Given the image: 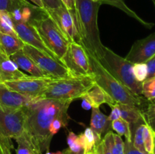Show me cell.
I'll return each instance as SVG.
<instances>
[{
	"label": "cell",
	"mask_w": 155,
	"mask_h": 154,
	"mask_svg": "<svg viewBox=\"0 0 155 154\" xmlns=\"http://www.w3.org/2000/svg\"><path fill=\"white\" fill-rule=\"evenodd\" d=\"M95 84L93 75L53 79L41 98L68 101L81 98Z\"/></svg>",
	"instance_id": "5"
},
{
	"label": "cell",
	"mask_w": 155,
	"mask_h": 154,
	"mask_svg": "<svg viewBox=\"0 0 155 154\" xmlns=\"http://www.w3.org/2000/svg\"><path fill=\"white\" fill-rule=\"evenodd\" d=\"M100 2L92 0H76L75 18L80 44L87 53L98 60L104 56V46L100 39L98 26V14Z\"/></svg>",
	"instance_id": "2"
},
{
	"label": "cell",
	"mask_w": 155,
	"mask_h": 154,
	"mask_svg": "<svg viewBox=\"0 0 155 154\" xmlns=\"http://www.w3.org/2000/svg\"><path fill=\"white\" fill-rule=\"evenodd\" d=\"M44 8L46 11H53L64 5L61 0H42Z\"/></svg>",
	"instance_id": "34"
},
{
	"label": "cell",
	"mask_w": 155,
	"mask_h": 154,
	"mask_svg": "<svg viewBox=\"0 0 155 154\" xmlns=\"http://www.w3.org/2000/svg\"><path fill=\"white\" fill-rule=\"evenodd\" d=\"M117 105L120 112V118L130 124V128L139 123H147L143 112L138 107L119 103H117Z\"/></svg>",
	"instance_id": "19"
},
{
	"label": "cell",
	"mask_w": 155,
	"mask_h": 154,
	"mask_svg": "<svg viewBox=\"0 0 155 154\" xmlns=\"http://www.w3.org/2000/svg\"><path fill=\"white\" fill-rule=\"evenodd\" d=\"M5 144L6 146H8L10 149H13V144H12L11 140H7V139H4L2 137H0V150H1V145Z\"/></svg>",
	"instance_id": "40"
},
{
	"label": "cell",
	"mask_w": 155,
	"mask_h": 154,
	"mask_svg": "<svg viewBox=\"0 0 155 154\" xmlns=\"http://www.w3.org/2000/svg\"><path fill=\"white\" fill-rule=\"evenodd\" d=\"M68 120H65L64 119H61V118H57L53 122H51V125L49 127V132L51 136H54V134H57L59 131V130L62 128V127H66L68 125Z\"/></svg>",
	"instance_id": "33"
},
{
	"label": "cell",
	"mask_w": 155,
	"mask_h": 154,
	"mask_svg": "<svg viewBox=\"0 0 155 154\" xmlns=\"http://www.w3.org/2000/svg\"><path fill=\"white\" fill-rule=\"evenodd\" d=\"M111 149L113 154H124V142L121 138V136L117 134H114Z\"/></svg>",
	"instance_id": "32"
},
{
	"label": "cell",
	"mask_w": 155,
	"mask_h": 154,
	"mask_svg": "<svg viewBox=\"0 0 155 154\" xmlns=\"http://www.w3.org/2000/svg\"><path fill=\"white\" fill-rule=\"evenodd\" d=\"M64 5L70 11H75V2L76 0H61Z\"/></svg>",
	"instance_id": "38"
},
{
	"label": "cell",
	"mask_w": 155,
	"mask_h": 154,
	"mask_svg": "<svg viewBox=\"0 0 155 154\" xmlns=\"http://www.w3.org/2000/svg\"><path fill=\"white\" fill-rule=\"evenodd\" d=\"M111 107V112H110V116H108V119L110 122L114 121L116 119H118L120 118V112L119 108H118L117 103H115L113 105H110Z\"/></svg>",
	"instance_id": "37"
},
{
	"label": "cell",
	"mask_w": 155,
	"mask_h": 154,
	"mask_svg": "<svg viewBox=\"0 0 155 154\" xmlns=\"http://www.w3.org/2000/svg\"><path fill=\"white\" fill-rule=\"evenodd\" d=\"M81 99L83 100V101H82V107L86 110H91V109H92V105H91L89 100H88L85 96L82 97Z\"/></svg>",
	"instance_id": "39"
},
{
	"label": "cell",
	"mask_w": 155,
	"mask_h": 154,
	"mask_svg": "<svg viewBox=\"0 0 155 154\" xmlns=\"http://www.w3.org/2000/svg\"><path fill=\"white\" fill-rule=\"evenodd\" d=\"M29 23L36 29L45 45L62 63L70 42L54 19L45 9L39 8Z\"/></svg>",
	"instance_id": "4"
},
{
	"label": "cell",
	"mask_w": 155,
	"mask_h": 154,
	"mask_svg": "<svg viewBox=\"0 0 155 154\" xmlns=\"http://www.w3.org/2000/svg\"><path fill=\"white\" fill-rule=\"evenodd\" d=\"M86 154H95V152H94V150H93V149H92V151H90V152H87V153H86Z\"/></svg>",
	"instance_id": "45"
},
{
	"label": "cell",
	"mask_w": 155,
	"mask_h": 154,
	"mask_svg": "<svg viewBox=\"0 0 155 154\" xmlns=\"http://www.w3.org/2000/svg\"><path fill=\"white\" fill-rule=\"evenodd\" d=\"M0 32L18 36L10 13L6 11H0Z\"/></svg>",
	"instance_id": "26"
},
{
	"label": "cell",
	"mask_w": 155,
	"mask_h": 154,
	"mask_svg": "<svg viewBox=\"0 0 155 154\" xmlns=\"http://www.w3.org/2000/svg\"><path fill=\"white\" fill-rule=\"evenodd\" d=\"M46 11L54 19L69 42H77L80 44V37L74 11L68 10L64 5L55 10Z\"/></svg>",
	"instance_id": "11"
},
{
	"label": "cell",
	"mask_w": 155,
	"mask_h": 154,
	"mask_svg": "<svg viewBox=\"0 0 155 154\" xmlns=\"http://www.w3.org/2000/svg\"><path fill=\"white\" fill-rule=\"evenodd\" d=\"M124 154H145L136 149L133 146L132 141L126 140L124 142Z\"/></svg>",
	"instance_id": "35"
},
{
	"label": "cell",
	"mask_w": 155,
	"mask_h": 154,
	"mask_svg": "<svg viewBox=\"0 0 155 154\" xmlns=\"http://www.w3.org/2000/svg\"><path fill=\"white\" fill-rule=\"evenodd\" d=\"M100 2H101V4H108L110 5H113L114 6V7H117L118 8L121 9L123 11H124L126 14H127L129 16L132 17L133 18L136 19V21H139L140 24H142V25L146 27L147 28L151 29V27H154V24L146 22V21H145L144 20H142L140 17L138 16L137 14L135 13L133 10H131V9L126 5V3L124 2V0H100Z\"/></svg>",
	"instance_id": "22"
},
{
	"label": "cell",
	"mask_w": 155,
	"mask_h": 154,
	"mask_svg": "<svg viewBox=\"0 0 155 154\" xmlns=\"http://www.w3.org/2000/svg\"><path fill=\"white\" fill-rule=\"evenodd\" d=\"M54 79L37 78L30 75L21 79L2 82L8 88L33 98H41L42 94Z\"/></svg>",
	"instance_id": "10"
},
{
	"label": "cell",
	"mask_w": 155,
	"mask_h": 154,
	"mask_svg": "<svg viewBox=\"0 0 155 154\" xmlns=\"http://www.w3.org/2000/svg\"><path fill=\"white\" fill-rule=\"evenodd\" d=\"M63 152L64 154H85L84 149H82L81 151H80V152H72V151L70 150V149L68 148V149H64Z\"/></svg>",
	"instance_id": "43"
},
{
	"label": "cell",
	"mask_w": 155,
	"mask_h": 154,
	"mask_svg": "<svg viewBox=\"0 0 155 154\" xmlns=\"http://www.w3.org/2000/svg\"><path fill=\"white\" fill-rule=\"evenodd\" d=\"M83 96L89 100L92 105V109L99 108L103 104H107L109 106L115 104L113 98L96 83Z\"/></svg>",
	"instance_id": "18"
},
{
	"label": "cell",
	"mask_w": 155,
	"mask_h": 154,
	"mask_svg": "<svg viewBox=\"0 0 155 154\" xmlns=\"http://www.w3.org/2000/svg\"><path fill=\"white\" fill-rule=\"evenodd\" d=\"M155 55V33L134 42L125 57L133 63H145Z\"/></svg>",
	"instance_id": "12"
},
{
	"label": "cell",
	"mask_w": 155,
	"mask_h": 154,
	"mask_svg": "<svg viewBox=\"0 0 155 154\" xmlns=\"http://www.w3.org/2000/svg\"><path fill=\"white\" fill-rule=\"evenodd\" d=\"M152 2H154V6H155V0H152Z\"/></svg>",
	"instance_id": "47"
},
{
	"label": "cell",
	"mask_w": 155,
	"mask_h": 154,
	"mask_svg": "<svg viewBox=\"0 0 155 154\" xmlns=\"http://www.w3.org/2000/svg\"><path fill=\"white\" fill-rule=\"evenodd\" d=\"M98 61L135 95L142 96V82L137 81L135 78L133 63L117 54L107 47L104 48V56Z\"/></svg>",
	"instance_id": "6"
},
{
	"label": "cell",
	"mask_w": 155,
	"mask_h": 154,
	"mask_svg": "<svg viewBox=\"0 0 155 154\" xmlns=\"http://www.w3.org/2000/svg\"><path fill=\"white\" fill-rule=\"evenodd\" d=\"M78 136L82 147L85 151V154L94 149L96 143V137L90 128H86V130Z\"/></svg>",
	"instance_id": "23"
},
{
	"label": "cell",
	"mask_w": 155,
	"mask_h": 154,
	"mask_svg": "<svg viewBox=\"0 0 155 154\" xmlns=\"http://www.w3.org/2000/svg\"><path fill=\"white\" fill-rule=\"evenodd\" d=\"M25 107L21 109L0 107V137L7 140L17 138L24 131Z\"/></svg>",
	"instance_id": "9"
},
{
	"label": "cell",
	"mask_w": 155,
	"mask_h": 154,
	"mask_svg": "<svg viewBox=\"0 0 155 154\" xmlns=\"http://www.w3.org/2000/svg\"><path fill=\"white\" fill-rule=\"evenodd\" d=\"M111 130H114L120 136H125L126 140L132 141V133L130 129V125L124 119H116L111 122Z\"/></svg>",
	"instance_id": "25"
},
{
	"label": "cell",
	"mask_w": 155,
	"mask_h": 154,
	"mask_svg": "<svg viewBox=\"0 0 155 154\" xmlns=\"http://www.w3.org/2000/svg\"><path fill=\"white\" fill-rule=\"evenodd\" d=\"M90 128L96 137L95 144L101 141L103 134L105 135L111 130V122L109 120L108 116L104 115L99 108L92 109Z\"/></svg>",
	"instance_id": "17"
},
{
	"label": "cell",
	"mask_w": 155,
	"mask_h": 154,
	"mask_svg": "<svg viewBox=\"0 0 155 154\" xmlns=\"http://www.w3.org/2000/svg\"><path fill=\"white\" fill-rule=\"evenodd\" d=\"M30 76L20 69L10 57L0 52V82L21 79Z\"/></svg>",
	"instance_id": "15"
},
{
	"label": "cell",
	"mask_w": 155,
	"mask_h": 154,
	"mask_svg": "<svg viewBox=\"0 0 155 154\" xmlns=\"http://www.w3.org/2000/svg\"><path fill=\"white\" fill-rule=\"evenodd\" d=\"M143 113L147 124L149 125L155 131V101L148 103Z\"/></svg>",
	"instance_id": "30"
},
{
	"label": "cell",
	"mask_w": 155,
	"mask_h": 154,
	"mask_svg": "<svg viewBox=\"0 0 155 154\" xmlns=\"http://www.w3.org/2000/svg\"><path fill=\"white\" fill-rule=\"evenodd\" d=\"M148 67V75H147L146 79H151L155 76V55L151 57L150 60L145 62Z\"/></svg>",
	"instance_id": "36"
},
{
	"label": "cell",
	"mask_w": 155,
	"mask_h": 154,
	"mask_svg": "<svg viewBox=\"0 0 155 154\" xmlns=\"http://www.w3.org/2000/svg\"><path fill=\"white\" fill-rule=\"evenodd\" d=\"M30 2H32L33 3V4L35 5L36 6H37V7L40 8H44V5H43V3H42V0H30Z\"/></svg>",
	"instance_id": "42"
},
{
	"label": "cell",
	"mask_w": 155,
	"mask_h": 154,
	"mask_svg": "<svg viewBox=\"0 0 155 154\" xmlns=\"http://www.w3.org/2000/svg\"><path fill=\"white\" fill-rule=\"evenodd\" d=\"M24 43L18 36L0 32V48L2 51L8 57L22 49Z\"/></svg>",
	"instance_id": "20"
},
{
	"label": "cell",
	"mask_w": 155,
	"mask_h": 154,
	"mask_svg": "<svg viewBox=\"0 0 155 154\" xmlns=\"http://www.w3.org/2000/svg\"><path fill=\"white\" fill-rule=\"evenodd\" d=\"M1 152L2 154H12L11 152V149L5 144L1 145Z\"/></svg>",
	"instance_id": "41"
},
{
	"label": "cell",
	"mask_w": 155,
	"mask_h": 154,
	"mask_svg": "<svg viewBox=\"0 0 155 154\" xmlns=\"http://www.w3.org/2000/svg\"><path fill=\"white\" fill-rule=\"evenodd\" d=\"M10 58L18 65L20 69L27 72L30 75L37 78L53 79L47 72L40 69L38 65L22 51V49L12 54Z\"/></svg>",
	"instance_id": "16"
},
{
	"label": "cell",
	"mask_w": 155,
	"mask_h": 154,
	"mask_svg": "<svg viewBox=\"0 0 155 154\" xmlns=\"http://www.w3.org/2000/svg\"><path fill=\"white\" fill-rule=\"evenodd\" d=\"M45 154H64V153L63 151H58V152H50L49 151H47V152H45Z\"/></svg>",
	"instance_id": "44"
},
{
	"label": "cell",
	"mask_w": 155,
	"mask_h": 154,
	"mask_svg": "<svg viewBox=\"0 0 155 154\" xmlns=\"http://www.w3.org/2000/svg\"><path fill=\"white\" fill-rule=\"evenodd\" d=\"M154 154H155V146H154Z\"/></svg>",
	"instance_id": "49"
},
{
	"label": "cell",
	"mask_w": 155,
	"mask_h": 154,
	"mask_svg": "<svg viewBox=\"0 0 155 154\" xmlns=\"http://www.w3.org/2000/svg\"><path fill=\"white\" fill-rule=\"evenodd\" d=\"M143 142L145 151L148 154H154L155 146V131L148 125L145 124L143 128Z\"/></svg>",
	"instance_id": "24"
},
{
	"label": "cell",
	"mask_w": 155,
	"mask_h": 154,
	"mask_svg": "<svg viewBox=\"0 0 155 154\" xmlns=\"http://www.w3.org/2000/svg\"><path fill=\"white\" fill-rule=\"evenodd\" d=\"M71 101L36 98L25 107L24 131L28 134L39 154L49 151L53 136L49 132L51 122L57 118L69 119L68 107Z\"/></svg>",
	"instance_id": "1"
},
{
	"label": "cell",
	"mask_w": 155,
	"mask_h": 154,
	"mask_svg": "<svg viewBox=\"0 0 155 154\" xmlns=\"http://www.w3.org/2000/svg\"><path fill=\"white\" fill-rule=\"evenodd\" d=\"M27 0H0V11H6L10 13L13 9L21 7Z\"/></svg>",
	"instance_id": "31"
},
{
	"label": "cell",
	"mask_w": 155,
	"mask_h": 154,
	"mask_svg": "<svg viewBox=\"0 0 155 154\" xmlns=\"http://www.w3.org/2000/svg\"><path fill=\"white\" fill-rule=\"evenodd\" d=\"M0 52H2V49H1V48H0ZM3 53V52H2Z\"/></svg>",
	"instance_id": "48"
},
{
	"label": "cell",
	"mask_w": 155,
	"mask_h": 154,
	"mask_svg": "<svg viewBox=\"0 0 155 154\" xmlns=\"http://www.w3.org/2000/svg\"><path fill=\"white\" fill-rule=\"evenodd\" d=\"M67 141H68V146H69L68 149L72 151V152H78L81 151L82 149H83L80 142V140H79V136L77 135L73 131H70L69 132L68 135V138H67Z\"/></svg>",
	"instance_id": "29"
},
{
	"label": "cell",
	"mask_w": 155,
	"mask_h": 154,
	"mask_svg": "<svg viewBox=\"0 0 155 154\" xmlns=\"http://www.w3.org/2000/svg\"><path fill=\"white\" fill-rule=\"evenodd\" d=\"M92 1H94V2H100V0H92Z\"/></svg>",
	"instance_id": "46"
},
{
	"label": "cell",
	"mask_w": 155,
	"mask_h": 154,
	"mask_svg": "<svg viewBox=\"0 0 155 154\" xmlns=\"http://www.w3.org/2000/svg\"><path fill=\"white\" fill-rule=\"evenodd\" d=\"M14 27L19 39L24 44L30 45L36 49L42 51L51 57L58 59L56 56L51 52L49 48L45 45L40 36L30 23H14Z\"/></svg>",
	"instance_id": "13"
},
{
	"label": "cell",
	"mask_w": 155,
	"mask_h": 154,
	"mask_svg": "<svg viewBox=\"0 0 155 154\" xmlns=\"http://www.w3.org/2000/svg\"><path fill=\"white\" fill-rule=\"evenodd\" d=\"M18 148L16 149V154H39L35 148L31 138L25 131L15 138Z\"/></svg>",
	"instance_id": "21"
},
{
	"label": "cell",
	"mask_w": 155,
	"mask_h": 154,
	"mask_svg": "<svg viewBox=\"0 0 155 154\" xmlns=\"http://www.w3.org/2000/svg\"><path fill=\"white\" fill-rule=\"evenodd\" d=\"M62 63L68 68L71 76L93 75L89 54L77 42H70Z\"/></svg>",
	"instance_id": "7"
},
{
	"label": "cell",
	"mask_w": 155,
	"mask_h": 154,
	"mask_svg": "<svg viewBox=\"0 0 155 154\" xmlns=\"http://www.w3.org/2000/svg\"><path fill=\"white\" fill-rule=\"evenodd\" d=\"M133 74L136 80L140 82L145 81L148 75V67L145 63H133Z\"/></svg>",
	"instance_id": "28"
},
{
	"label": "cell",
	"mask_w": 155,
	"mask_h": 154,
	"mask_svg": "<svg viewBox=\"0 0 155 154\" xmlns=\"http://www.w3.org/2000/svg\"><path fill=\"white\" fill-rule=\"evenodd\" d=\"M22 51L30 57L40 69L51 75L54 79L71 77L68 68L58 59L49 54L24 44Z\"/></svg>",
	"instance_id": "8"
},
{
	"label": "cell",
	"mask_w": 155,
	"mask_h": 154,
	"mask_svg": "<svg viewBox=\"0 0 155 154\" xmlns=\"http://www.w3.org/2000/svg\"><path fill=\"white\" fill-rule=\"evenodd\" d=\"M89 56L95 83L104 89L115 103L136 107L144 112L150 101L143 96L135 95L106 69L95 57L90 54Z\"/></svg>",
	"instance_id": "3"
},
{
	"label": "cell",
	"mask_w": 155,
	"mask_h": 154,
	"mask_svg": "<svg viewBox=\"0 0 155 154\" xmlns=\"http://www.w3.org/2000/svg\"><path fill=\"white\" fill-rule=\"evenodd\" d=\"M142 96L150 102L155 101V76L142 82Z\"/></svg>",
	"instance_id": "27"
},
{
	"label": "cell",
	"mask_w": 155,
	"mask_h": 154,
	"mask_svg": "<svg viewBox=\"0 0 155 154\" xmlns=\"http://www.w3.org/2000/svg\"><path fill=\"white\" fill-rule=\"evenodd\" d=\"M0 154H2V152H1V150H0Z\"/></svg>",
	"instance_id": "50"
},
{
	"label": "cell",
	"mask_w": 155,
	"mask_h": 154,
	"mask_svg": "<svg viewBox=\"0 0 155 154\" xmlns=\"http://www.w3.org/2000/svg\"><path fill=\"white\" fill-rule=\"evenodd\" d=\"M36 98L27 97L8 88L0 82V107L8 109H21L30 104Z\"/></svg>",
	"instance_id": "14"
}]
</instances>
